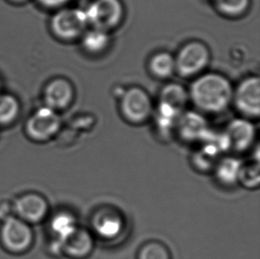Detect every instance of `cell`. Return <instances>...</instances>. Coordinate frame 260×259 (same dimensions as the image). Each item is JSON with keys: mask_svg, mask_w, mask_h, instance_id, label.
I'll return each instance as SVG.
<instances>
[{"mask_svg": "<svg viewBox=\"0 0 260 259\" xmlns=\"http://www.w3.org/2000/svg\"><path fill=\"white\" fill-rule=\"evenodd\" d=\"M189 95L198 109L204 112L218 113L225 110L232 102L234 91L225 77L210 73L193 82Z\"/></svg>", "mask_w": 260, "mask_h": 259, "instance_id": "obj_1", "label": "cell"}, {"mask_svg": "<svg viewBox=\"0 0 260 259\" xmlns=\"http://www.w3.org/2000/svg\"><path fill=\"white\" fill-rule=\"evenodd\" d=\"M91 234L102 241L111 242L119 238L125 229V218L116 207L103 205L92 212L90 218Z\"/></svg>", "mask_w": 260, "mask_h": 259, "instance_id": "obj_2", "label": "cell"}, {"mask_svg": "<svg viewBox=\"0 0 260 259\" xmlns=\"http://www.w3.org/2000/svg\"><path fill=\"white\" fill-rule=\"evenodd\" d=\"M85 13L88 25L91 28L108 32L122 21L123 4L120 0H94Z\"/></svg>", "mask_w": 260, "mask_h": 259, "instance_id": "obj_3", "label": "cell"}, {"mask_svg": "<svg viewBox=\"0 0 260 259\" xmlns=\"http://www.w3.org/2000/svg\"><path fill=\"white\" fill-rule=\"evenodd\" d=\"M87 26L85 11L77 8L60 9L51 20V28L54 35L67 41L83 36Z\"/></svg>", "mask_w": 260, "mask_h": 259, "instance_id": "obj_4", "label": "cell"}, {"mask_svg": "<svg viewBox=\"0 0 260 259\" xmlns=\"http://www.w3.org/2000/svg\"><path fill=\"white\" fill-rule=\"evenodd\" d=\"M0 239L5 249L12 253H22L29 249L33 234L28 223L19 217H11L4 221Z\"/></svg>", "mask_w": 260, "mask_h": 259, "instance_id": "obj_5", "label": "cell"}, {"mask_svg": "<svg viewBox=\"0 0 260 259\" xmlns=\"http://www.w3.org/2000/svg\"><path fill=\"white\" fill-rule=\"evenodd\" d=\"M121 112L131 123H144L153 110L149 95L140 87H132L124 91L121 99Z\"/></svg>", "mask_w": 260, "mask_h": 259, "instance_id": "obj_6", "label": "cell"}, {"mask_svg": "<svg viewBox=\"0 0 260 259\" xmlns=\"http://www.w3.org/2000/svg\"><path fill=\"white\" fill-rule=\"evenodd\" d=\"M210 53L207 46L198 41L183 46L175 58V69L182 77L200 73L207 66Z\"/></svg>", "mask_w": 260, "mask_h": 259, "instance_id": "obj_7", "label": "cell"}, {"mask_svg": "<svg viewBox=\"0 0 260 259\" xmlns=\"http://www.w3.org/2000/svg\"><path fill=\"white\" fill-rule=\"evenodd\" d=\"M58 113L48 107H42L33 113L26 124V132L32 140L46 141L52 139L60 129Z\"/></svg>", "mask_w": 260, "mask_h": 259, "instance_id": "obj_8", "label": "cell"}, {"mask_svg": "<svg viewBox=\"0 0 260 259\" xmlns=\"http://www.w3.org/2000/svg\"><path fill=\"white\" fill-rule=\"evenodd\" d=\"M237 109L248 118H257L260 114V81L257 77L243 80L234 92Z\"/></svg>", "mask_w": 260, "mask_h": 259, "instance_id": "obj_9", "label": "cell"}, {"mask_svg": "<svg viewBox=\"0 0 260 259\" xmlns=\"http://www.w3.org/2000/svg\"><path fill=\"white\" fill-rule=\"evenodd\" d=\"M60 242L62 254L72 259H86L95 248V237L91 232L79 225Z\"/></svg>", "mask_w": 260, "mask_h": 259, "instance_id": "obj_10", "label": "cell"}, {"mask_svg": "<svg viewBox=\"0 0 260 259\" xmlns=\"http://www.w3.org/2000/svg\"><path fill=\"white\" fill-rule=\"evenodd\" d=\"M230 149L242 153L253 146L256 131L250 120L238 118L233 120L225 130Z\"/></svg>", "mask_w": 260, "mask_h": 259, "instance_id": "obj_11", "label": "cell"}, {"mask_svg": "<svg viewBox=\"0 0 260 259\" xmlns=\"http://www.w3.org/2000/svg\"><path fill=\"white\" fill-rule=\"evenodd\" d=\"M14 210L18 217L26 223H38L46 217L48 212V204L42 196L28 193L16 200Z\"/></svg>", "mask_w": 260, "mask_h": 259, "instance_id": "obj_12", "label": "cell"}, {"mask_svg": "<svg viewBox=\"0 0 260 259\" xmlns=\"http://www.w3.org/2000/svg\"><path fill=\"white\" fill-rule=\"evenodd\" d=\"M74 91L71 83L63 78H56L46 85L44 97L46 107L53 110H60L71 104Z\"/></svg>", "mask_w": 260, "mask_h": 259, "instance_id": "obj_13", "label": "cell"}, {"mask_svg": "<svg viewBox=\"0 0 260 259\" xmlns=\"http://www.w3.org/2000/svg\"><path fill=\"white\" fill-rule=\"evenodd\" d=\"M176 127L179 135L186 141H201L210 131L204 117L194 112L186 113L179 116Z\"/></svg>", "mask_w": 260, "mask_h": 259, "instance_id": "obj_14", "label": "cell"}, {"mask_svg": "<svg viewBox=\"0 0 260 259\" xmlns=\"http://www.w3.org/2000/svg\"><path fill=\"white\" fill-rule=\"evenodd\" d=\"M241 165L242 161L236 157L220 158L212 171L217 182L224 187H233L237 185Z\"/></svg>", "mask_w": 260, "mask_h": 259, "instance_id": "obj_15", "label": "cell"}, {"mask_svg": "<svg viewBox=\"0 0 260 259\" xmlns=\"http://www.w3.org/2000/svg\"><path fill=\"white\" fill-rule=\"evenodd\" d=\"M188 101V94L181 85L170 84L162 89L160 94V103L169 106L179 112H182Z\"/></svg>", "mask_w": 260, "mask_h": 259, "instance_id": "obj_16", "label": "cell"}, {"mask_svg": "<svg viewBox=\"0 0 260 259\" xmlns=\"http://www.w3.org/2000/svg\"><path fill=\"white\" fill-rule=\"evenodd\" d=\"M238 184L249 190L257 189L260 185L259 160H250L242 163Z\"/></svg>", "mask_w": 260, "mask_h": 259, "instance_id": "obj_17", "label": "cell"}, {"mask_svg": "<svg viewBox=\"0 0 260 259\" xmlns=\"http://www.w3.org/2000/svg\"><path fill=\"white\" fill-rule=\"evenodd\" d=\"M78 226L77 218L69 212L57 213L51 221V229L59 242L66 238Z\"/></svg>", "mask_w": 260, "mask_h": 259, "instance_id": "obj_18", "label": "cell"}, {"mask_svg": "<svg viewBox=\"0 0 260 259\" xmlns=\"http://www.w3.org/2000/svg\"><path fill=\"white\" fill-rule=\"evenodd\" d=\"M150 70L156 77L166 78L175 71V58L169 53H156L150 60Z\"/></svg>", "mask_w": 260, "mask_h": 259, "instance_id": "obj_19", "label": "cell"}, {"mask_svg": "<svg viewBox=\"0 0 260 259\" xmlns=\"http://www.w3.org/2000/svg\"><path fill=\"white\" fill-rule=\"evenodd\" d=\"M109 42L108 32L91 28L83 34V46L90 53H100L105 49Z\"/></svg>", "mask_w": 260, "mask_h": 259, "instance_id": "obj_20", "label": "cell"}, {"mask_svg": "<svg viewBox=\"0 0 260 259\" xmlns=\"http://www.w3.org/2000/svg\"><path fill=\"white\" fill-rule=\"evenodd\" d=\"M19 112L20 104L17 99L11 94H0V126L13 123Z\"/></svg>", "mask_w": 260, "mask_h": 259, "instance_id": "obj_21", "label": "cell"}, {"mask_svg": "<svg viewBox=\"0 0 260 259\" xmlns=\"http://www.w3.org/2000/svg\"><path fill=\"white\" fill-rule=\"evenodd\" d=\"M137 259H172V254L165 243L149 241L141 246L138 250Z\"/></svg>", "mask_w": 260, "mask_h": 259, "instance_id": "obj_22", "label": "cell"}, {"mask_svg": "<svg viewBox=\"0 0 260 259\" xmlns=\"http://www.w3.org/2000/svg\"><path fill=\"white\" fill-rule=\"evenodd\" d=\"M216 7L223 14L236 16L244 13L250 5V0H213Z\"/></svg>", "mask_w": 260, "mask_h": 259, "instance_id": "obj_23", "label": "cell"}, {"mask_svg": "<svg viewBox=\"0 0 260 259\" xmlns=\"http://www.w3.org/2000/svg\"><path fill=\"white\" fill-rule=\"evenodd\" d=\"M14 210V205L11 206L10 203H3L0 204V219L4 221L7 220V218L13 217L12 213Z\"/></svg>", "mask_w": 260, "mask_h": 259, "instance_id": "obj_24", "label": "cell"}, {"mask_svg": "<svg viewBox=\"0 0 260 259\" xmlns=\"http://www.w3.org/2000/svg\"><path fill=\"white\" fill-rule=\"evenodd\" d=\"M69 1H71V0H39V3L45 7H49V8L62 7Z\"/></svg>", "mask_w": 260, "mask_h": 259, "instance_id": "obj_25", "label": "cell"}, {"mask_svg": "<svg viewBox=\"0 0 260 259\" xmlns=\"http://www.w3.org/2000/svg\"><path fill=\"white\" fill-rule=\"evenodd\" d=\"M14 2H23L25 0H13Z\"/></svg>", "mask_w": 260, "mask_h": 259, "instance_id": "obj_26", "label": "cell"}]
</instances>
